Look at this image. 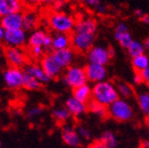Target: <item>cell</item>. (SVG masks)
Wrapping results in <instances>:
<instances>
[{
	"label": "cell",
	"mask_w": 149,
	"mask_h": 148,
	"mask_svg": "<svg viewBox=\"0 0 149 148\" xmlns=\"http://www.w3.org/2000/svg\"><path fill=\"white\" fill-rule=\"evenodd\" d=\"M100 140L105 144L108 148H117L118 147V139H117L116 135L112 131H105L100 135Z\"/></svg>",
	"instance_id": "28"
},
{
	"label": "cell",
	"mask_w": 149,
	"mask_h": 148,
	"mask_svg": "<svg viewBox=\"0 0 149 148\" xmlns=\"http://www.w3.org/2000/svg\"><path fill=\"white\" fill-rule=\"evenodd\" d=\"M141 148H149V140H143L141 142Z\"/></svg>",
	"instance_id": "43"
},
{
	"label": "cell",
	"mask_w": 149,
	"mask_h": 148,
	"mask_svg": "<svg viewBox=\"0 0 149 148\" xmlns=\"http://www.w3.org/2000/svg\"><path fill=\"white\" fill-rule=\"evenodd\" d=\"M88 148H108V147L102 143L100 139H98V140H95V141L91 142V143L88 145Z\"/></svg>",
	"instance_id": "35"
},
{
	"label": "cell",
	"mask_w": 149,
	"mask_h": 148,
	"mask_svg": "<svg viewBox=\"0 0 149 148\" xmlns=\"http://www.w3.org/2000/svg\"><path fill=\"white\" fill-rule=\"evenodd\" d=\"M23 3L19 0H0V19L8 15L22 13Z\"/></svg>",
	"instance_id": "18"
},
{
	"label": "cell",
	"mask_w": 149,
	"mask_h": 148,
	"mask_svg": "<svg viewBox=\"0 0 149 148\" xmlns=\"http://www.w3.org/2000/svg\"><path fill=\"white\" fill-rule=\"evenodd\" d=\"M140 75H141V77H142V80L144 83L148 84L149 83V66L147 67V68H145L143 72L140 73Z\"/></svg>",
	"instance_id": "38"
},
{
	"label": "cell",
	"mask_w": 149,
	"mask_h": 148,
	"mask_svg": "<svg viewBox=\"0 0 149 148\" xmlns=\"http://www.w3.org/2000/svg\"><path fill=\"white\" fill-rule=\"evenodd\" d=\"M4 56L6 58L9 66L22 68V67H25L28 64L27 54L22 49L9 48V47H7L4 51Z\"/></svg>",
	"instance_id": "8"
},
{
	"label": "cell",
	"mask_w": 149,
	"mask_h": 148,
	"mask_svg": "<svg viewBox=\"0 0 149 148\" xmlns=\"http://www.w3.org/2000/svg\"><path fill=\"white\" fill-rule=\"evenodd\" d=\"M28 36L29 35L27 34V32L24 29L5 31L3 42L9 48L22 49L26 44H28Z\"/></svg>",
	"instance_id": "9"
},
{
	"label": "cell",
	"mask_w": 149,
	"mask_h": 148,
	"mask_svg": "<svg viewBox=\"0 0 149 148\" xmlns=\"http://www.w3.org/2000/svg\"><path fill=\"white\" fill-rule=\"evenodd\" d=\"M133 81L136 85H141L142 83H144L142 80V77H141V75H140V73H135V75H134V77H133Z\"/></svg>",
	"instance_id": "39"
},
{
	"label": "cell",
	"mask_w": 149,
	"mask_h": 148,
	"mask_svg": "<svg viewBox=\"0 0 149 148\" xmlns=\"http://www.w3.org/2000/svg\"><path fill=\"white\" fill-rule=\"evenodd\" d=\"M0 148H1V142H0Z\"/></svg>",
	"instance_id": "48"
},
{
	"label": "cell",
	"mask_w": 149,
	"mask_h": 148,
	"mask_svg": "<svg viewBox=\"0 0 149 148\" xmlns=\"http://www.w3.org/2000/svg\"><path fill=\"white\" fill-rule=\"evenodd\" d=\"M52 117L57 122L64 123L68 120H70V118L72 117V115H70V112L68 111V109L65 107H56V108H54L52 110Z\"/></svg>",
	"instance_id": "27"
},
{
	"label": "cell",
	"mask_w": 149,
	"mask_h": 148,
	"mask_svg": "<svg viewBox=\"0 0 149 148\" xmlns=\"http://www.w3.org/2000/svg\"><path fill=\"white\" fill-rule=\"evenodd\" d=\"M146 85H147V88L149 89V83H148V84H146Z\"/></svg>",
	"instance_id": "47"
},
{
	"label": "cell",
	"mask_w": 149,
	"mask_h": 148,
	"mask_svg": "<svg viewBox=\"0 0 149 148\" xmlns=\"http://www.w3.org/2000/svg\"><path fill=\"white\" fill-rule=\"evenodd\" d=\"M40 65L42 66V70L45 71V73L51 79H56L58 78V77L62 76L63 72H64L58 65V63L56 62L52 53L45 54L44 57L40 59Z\"/></svg>",
	"instance_id": "11"
},
{
	"label": "cell",
	"mask_w": 149,
	"mask_h": 148,
	"mask_svg": "<svg viewBox=\"0 0 149 148\" xmlns=\"http://www.w3.org/2000/svg\"><path fill=\"white\" fill-rule=\"evenodd\" d=\"M116 87L120 98L128 101L130 97H133L134 94H135L133 87L130 84L125 83V82H118V83H116Z\"/></svg>",
	"instance_id": "29"
},
{
	"label": "cell",
	"mask_w": 149,
	"mask_h": 148,
	"mask_svg": "<svg viewBox=\"0 0 149 148\" xmlns=\"http://www.w3.org/2000/svg\"><path fill=\"white\" fill-rule=\"evenodd\" d=\"M64 107L68 109L72 117H81L82 115L86 113L88 111V106L87 104L80 102V101L76 100L74 96H68L64 103Z\"/></svg>",
	"instance_id": "17"
},
{
	"label": "cell",
	"mask_w": 149,
	"mask_h": 148,
	"mask_svg": "<svg viewBox=\"0 0 149 148\" xmlns=\"http://www.w3.org/2000/svg\"><path fill=\"white\" fill-rule=\"evenodd\" d=\"M134 13H135V15H136V16H137L139 19L141 18V17H142L143 15H144V12H143L142 9H139V8H138V9H135V12H134Z\"/></svg>",
	"instance_id": "42"
},
{
	"label": "cell",
	"mask_w": 149,
	"mask_h": 148,
	"mask_svg": "<svg viewBox=\"0 0 149 148\" xmlns=\"http://www.w3.org/2000/svg\"><path fill=\"white\" fill-rule=\"evenodd\" d=\"M140 21L142 22L143 24H146V25H149V14H147V13H144V15H143L141 18L139 19Z\"/></svg>",
	"instance_id": "40"
},
{
	"label": "cell",
	"mask_w": 149,
	"mask_h": 148,
	"mask_svg": "<svg viewBox=\"0 0 149 148\" xmlns=\"http://www.w3.org/2000/svg\"><path fill=\"white\" fill-rule=\"evenodd\" d=\"M114 37L115 40L119 44V46L125 50L134 40L133 35L130 32V28H128L127 24L124 22H120L116 25L114 31Z\"/></svg>",
	"instance_id": "13"
},
{
	"label": "cell",
	"mask_w": 149,
	"mask_h": 148,
	"mask_svg": "<svg viewBox=\"0 0 149 148\" xmlns=\"http://www.w3.org/2000/svg\"><path fill=\"white\" fill-rule=\"evenodd\" d=\"M132 66L135 73H141L149 66V56L147 54H143L138 57L132 59Z\"/></svg>",
	"instance_id": "25"
},
{
	"label": "cell",
	"mask_w": 149,
	"mask_h": 148,
	"mask_svg": "<svg viewBox=\"0 0 149 148\" xmlns=\"http://www.w3.org/2000/svg\"><path fill=\"white\" fill-rule=\"evenodd\" d=\"M87 106H88V111L90 113L94 114V115L98 116V117L105 118L108 116V108L97 104V103L91 101V102H89L87 104Z\"/></svg>",
	"instance_id": "31"
},
{
	"label": "cell",
	"mask_w": 149,
	"mask_h": 148,
	"mask_svg": "<svg viewBox=\"0 0 149 148\" xmlns=\"http://www.w3.org/2000/svg\"><path fill=\"white\" fill-rule=\"evenodd\" d=\"M72 48V36L64 33H54L52 34V50L60 51Z\"/></svg>",
	"instance_id": "20"
},
{
	"label": "cell",
	"mask_w": 149,
	"mask_h": 148,
	"mask_svg": "<svg viewBox=\"0 0 149 148\" xmlns=\"http://www.w3.org/2000/svg\"><path fill=\"white\" fill-rule=\"evenodd\" d=\"M100 2L102 1H100V0H87V1H84V4L88 5V7H90V8L95 9Z\"/></svg>",
	"instance_id": "37"
},
{
	"label": "cell",
	"mask_w": 149,
	"mask_h": 148,
	"mask_svg": "<svg viewBox=\"0 0 149 148\" xmlns=\"http://www.w3.org/2000/svg\"><path fill=\"white\" fill-rule=\"evenodd\" d=\"M0 24L5 31L23 29V13L8 15L0 19Z\"/></svg>",
	"instance_id": "16"
},
{
	"label": "cell",
	"mask_w": 149,
	"mask_h": 148,
	"mask_svg": "<svg viewBox=\"0 0 149 148\" xmlns=\"http://www.w3.org/2000/svg\"><path fill=\"white\" fill-rule=\"evenodd\" d=\"M107 10H108V5L102 2H100V4L97 5V7L95 8V12L100 15H105L106 13H107Z\"/></svg>",
	"instance_id": "36"
},
{
	"label": "cell",
	"mask_w": 149,
	"mask_h": 148,
	"mask_svg": "<svg viewBox=\"0 0 149 148\" xmlns=\"http://www.w3.org/2000/svg\"><path fill=\"white\" fill-rule=\"evenodd\" d=\"M24 70L19 67L8 66L3 72V82L5 86L12 90H18L23 87L24 84Z\"/></svg>",
	"instance_id": "6"
},
{
	"label": "cell",
	"mask_w": 149,
	"mask_h": 148,
	"mask_svg": "<svg viewBox=\"0 0 149 148\" xmlns=\"http://www.w3.org/2000/svg\"><path fill=\"white\" fill-rule=\"evenodd\" d=\"M119 98L116 84L111 81H104L92 85V101L109 108Z\"/></svg>",
	"instance_id": "1"
},
{
	"label": "cell",
	"mask_w": 149,
	"mask_h": 148,
	"mask_svg": "<svg viewBox=\"0 0 149 148\" xmlns=\"http://www.w3.org/2000/svg\"><path fill=\"white\" fill-rule=\"evenodd\" d=\"M144 45H145V48L149 50V37H147V38L144 40Z\"/></svg>",
	"instance_id": "45"
},
{
	"label": "cell",
	"mask_w": 149,
	"mask_h": 148,
	"mask_svg": "<svg viewBox=\"0 0 149 148\" xmlns=\"http://www.w3.org/2000/svg\"><path fill=\"white\" fill-rule=\"evenodd\" d=\"M61 139H62L63 143L70 147H79L82 144V139L78 133V130L72 125H64L62 127Z\"/></svg>",
	"instance_id": "15"
},
{
	"label": "cell",
	"mask_w": 149,
	"mask_h": 148,
	"mask_svg": "<svg viewBox=\"0 0 149 148\" xmlns=\"http://www.w3.org/2000/svg\"><path fill=\"white\" fill-rule=\"evenodd\" d=\"M52 55H53L56 62L58 63V65L63 71H65L70 66L74 65L72 63H74V59H76V52L72 48L60 50V51H53Z\"/></svg>",
	"instance_id": "14"
},
{
	"label": "cell",
	"mask_w": 149,
	"mask_h": 148,
	"mask_svg": "<svg viewBox=\"0 0 149 148\" xmlns=\"http://www.w3.org/2000/svg\"><path fill=\"white\" fill-rule=\"evenodd\" d=\"M24 72L36 79L37 81L42 83V84L49 83L52 80V79L45 73V71L42 68V66H40V64H37V63H28V64L24 67Z\"/></svg>",
	"instance_id": "19"
},
{
	"label": "cell",
	"mask_w": 149,
	"mask_h": 148,
	"mask_svg": "<svg viewBox=\"0 0 149 148\" xmlns=\"http://www.w3.org/2000/svg\"><path fill=\"white\" fill-rule=\"evenodd\" d=\"M77 20L70 14L61 10L52 13L48 19V24L54 33L72 34L74 30Z\"/></svg>",
	"instance_id": "2"
},
{
	"label": "cell",
	"mask_w": 149,
	"mask_h": 148,
	"mask_svg": "<svg viewBox=\"0 0 149 148\" xmlns=\"http://www.w3.org/2000/svg\"><path fill=\"white\" fill-rule=\"evenodd\" d=\"M97 28H98V23L95 19L90 16H85L77 20L74 32L95 35L96 31H97Z\"/></svg>",
	"instance_id": "12"
},
{
	"label": "cell",
	"mask_w": 149,
	"mask_h": 148,
	"mask_svg": "<svg viewBox=\"0 0 149 148\" xmlns=\"http://www.w3.org/2000/svg\"><path fill=\"white\" fill-rule=\"evenodd\" d=\"M145 50H146V48H145L144 43L134 39L133 43H132V44L130 45V47L126 49V52H127L128 56L133 59V58L145 54Z\"/></svg>",
	"instance_id": "26"
},
{
	"label": "cell",
	"mask_w": 149,
	"mask_h": 148,
	"mask_svg": "<svg viewBox=\"0 0 149 148\" xmlns=\"http://www.w3.org/2000/svg\"><path fill=\"white\" fill-rule=\"evenodd\" d=\"M45 51H46V49L42 48V47L30 48V54H31V56L34 58H40V59H42L45 56Z\"/></svg>",
	"instance_id": "34"
},
{
	"label": "cell",
	"mask_w": 149,
	"mask_h": 148,
	"mask_svg": "<svg viewBox=\"0 0 149 148\" xmlns=\"http://www.w3.org/2000/svg\"><path fill=\"white\" fill-rule=\"evenodd\" d=\"M38 26V17L33 12L23 13V29L26 32L36 30Z\"/></svg>",
	"instance_id": "24"
},
{
	"label": "cell",
	"mask_w": 149,
	"mask_h": 148,
	"mask_svg": "<svg viewBox=\"0 0 149 148\" xmlns=\"http://www.w3.org/2000/svg\"><path fill=\"white\" fill-rule=\"evenodd\" d=\"M42 113V107L34 106V107H31L30 109L28 110L27 113H26V116H27L28 119H34V118L38 117Z\"/></svg>",
	"instance_id": "33"
},
{
	"label": "cell",
	"mask_w": 149,
	"mask_h": 148,
	"mask_svg": "<svg viewBox=\"0 0 149 148\" xmlns=\"http://www.w3.org/2000/svg\"><path fill=\"white\" fill-rule=\"evenodd\" d=\"M85 71H86L88 83L94 84L100 83V82L107 81L108 77V70L107 66H102L100 64H94V63H87L85 65Z\"/></svg>",
	"instance_id": "10"
},
{
	"label": "cell",
	"mask_w": 149,
	"mask_h": 148,
	"mask_svg": "<svg viewBox=\"0 0 149 148\" xmlns=\"http://www.w3.org/2000/svg\"><path fill=\"white\" fill-rule=\"evenodd\" d=\"M49 33L46 32L42 28H37L36 30L30 32L28 36V46L29 48H34V47H42L44 48L45 42Z\"/></svg>",
	"instance_id": "22"
},
{
	"label": "cell",
	"mask_w": 149,
	"mask_h": 148,
	"mask_svg": "<svg viewBox=\"0 0 149 148\" xmlns=\"http://www.w3.org/2000/svg\"><path fill=\"white\" fill-rule=\"evenodd\" d=\"M114 50L104 45H94L86 54L87 63H94L107 66L114 56Z\"/></svg>",
	"instance_id": "5"
},
{
	"label": "cell",
	"mask_w": 149,
	"mask_h": 148,
	"mask_svg": "<svg viewBox=\"0 0 149 148\" xmlns=\"http://www.w3.org/2000/svg\"><path fill=\"white\" fill-rule=\"evenodd\" d=\"M4 34H5V30L3 29V27L0 24V42H2L3 38H4Z\"/></svg>",
	"instance_id": "41"
},
{
	"label": "cell",
	"mask_w": 149,
	"mask_h": 148,
	"mask_svg": "<svg viewBox=\"0 0 149 148\" xmlns=\"http://www.w3.org/2000/svg\"><path fill=\"white\" fill-rule=\"evenodd\" d=\"M145 124H146V126L148 127V130H149V114L145 116Z\"/></svg>",
	"instance_id": "44"
},
{
	"label": "cell",
	"mask_w": 149,
	"mask_h": 148,
	"mask_svg": "<svg viewBox=\"0 0 149 148\" xmlns=\"http://www.w3.org/2000/svg\"><path fill=\"white\" fill-rule=\"evenodd\" d=\"M136 101L141 113L145 116L149 114V89H142L136 94Z\"/></svg>",
	"instance_id": "23"
},
{
	"label": "cell",
	"mask_w": 149,
	"mask_h": 148,
	"mask_svg": "<svg viewBox=\"0 0 149 148\" xmlns=\"http://www.w3.org/2000/svg\"><path fill=\"white\" fill-rule=\"evenodd\" d=\"M72 49L76 53L87 54L95 43V35L84 34V33L72 32Z\"/></svg>",
	"instance_id": "7"
},
{
	"label": "cell",
	"mask_w": 149,
	"mask_h": 148,
	"mask_svg": "<svg viewBox=\"0 0 149 148\" xmlns=\"http://www.w3.org/2000/svg\"><path fill=\"white\" fill-rule=\"evenodd\" d=\"M25 73V72H24ZM40 87H42V83L38 82L35 78H33L32 76H30L29 74L25 73V76H24V84L23 88L28 91H36L40 90Z\"/></svg>",
	"instance_id": "30"
},
{
	"label": "cell",
	"mask_w": 149,
	"mask_h": 148,
	"mask_svg": "<svg viewBox=\"0 0 149 148\" xmlns=\"http://www.w3.org/2000/svg\"><path fill=\"white\" fill-rule=\"evenodd\" d=\"M62 82L72 89L88 84L85 66L74 64L66 68L62 74Z\"/></svg>",
	"instance_id": "4"
},
{
	"label": "cell",
	"mask_w": 149,
	"mask_h": 148,
	"mask_svg": "<svg viewBox=\"0 0 149 148\" xmlns=\"http://www.w3.org/2000/svg\"><path fill=\"white\" fill-rule=\"evenodd\" d=\"M78 133H79L80 137H81L82 140H85V141H89L92 138V134H91V131L89 130L88 127L84 126V125H81L77 128Z\"/></svg>",
	"instance_id": "32"
},
{
	"label": "cell",
	"mask_w": 149,
	"mask_h": 148,
	"mask_svg": "<svg viewBox=\"0 0 149 148\" xmlns=\"http://www.w3.org/2000/svg\"><path fill=\"white\" fill-rule=\"evenodd\" d=\"M108 116L118 122H127L135 116L134 107L127 100L119 97L114 104L108 108Z\"/></svg>",
	"instance_id": "3"
},
{
	"label": "cell",
	"mask_w": 149,
	"mask_h": 148,
	"mask_svg": "<svg viewBox=\"0 0 149 148\" xmlns=\"http://www.w3.org/2000/svg\"><path fill=\"white\" fill-rule=\"evenodd\" d=\"M72 96L84 104H88L92 101V86H90L89 84H85L83 86L74 88L72 91Z\"/></svg>",
	"instance_id": "21"
},
{
	"label": "cell",
	"mask_w": 149,
	"mask_h": 148,
	"mask_svg": "<svg viewBox=\"0 0 149 148\" xmlns=\"http://www.w3.org/2000/svg\"><path fill=\"white\" fill-rule=\"evenodd\" d=\"M147 137H148V140H149V130L147 131Z\"/></svg>",
	"instance_id": "46"
}]
</instances>
